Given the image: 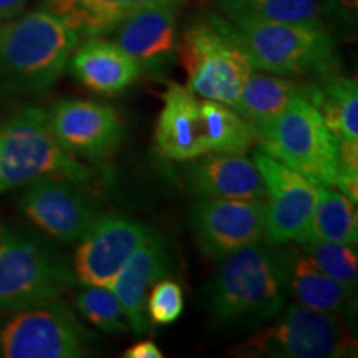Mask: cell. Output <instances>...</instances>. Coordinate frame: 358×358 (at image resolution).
<instances>
[{
  "label": "cell",
  "instance_id": "1",
  "mask_svg": "<svg viewBox=\"0 0 358 358\" xmlns=\"http://www.w3.org/2000/svg\"><path fill=\"white\" fill-rule=\"evenodd\" d=\"M284 248L266 239L219 261L208 285L213 322L226 327H259L284 310L287 297Z\"/></svg>",
  "mask_w": 358,
  "mask_h": 358
},
{
  "label": "cell",
  "instance_id": "2",
  "mask_svg": "<svg viewBox=\"0 0 358 358\" xmlns=\"http://www.w3.org/2000/svg\"><path fill=\"white\" fill-rule=\"evenodd\" d=\"M78 43L80 35L43 7L0 22V96L47 93Z\"/></svg>",
  "mask_w": 358,
  "mask_h": 358
},
{
  "label": "cell",
  "instance_id": "3",
  "mask_svg": "<svg viewBox=\"0 0 358 358\" xmlns=\"http://www.w3.org/2000/svg\"><path fill=\"white\" fill-rule=\"evenodd\" d=\"M213 15L243 48L254 70L302 80L338 73L337 40L324 27Z\"/></svg>",
  "mask_w": 358,
  "mask_h": 358
},
{
  "label": "cell",
  "instance_id": "4",
  "mask_svg": "<svg viewBox=\"0 0 358 358\" xmlns=\"http://www.w3.org/2000/svg\"><path fill=\"white\" fill-rule=\"evenodd\" d=\"M92 174L53 136L47 111L25 105L0 120V192L42 178H66L83 185Z\"/></svg>",
  "mask_w": 358,
  "mask_h": 358
},
{
  "label": "cell",
  "instance_id": "5",
  "mask_svg": "<svg viewBox=\"0 0 358 358\" xmlns=\"http://www.w3.org/2000/svg\"><path fill=\"white\" fill-rule=\"evenodd\" d=\"M77 284L62 256L37 236L0 224V312L58 301Z\"/></svg>",
  "mask_w": 358,
  "mask_h": 358
},
{
  "label": "cell",
  "instance_id": "6",
  "mask_svg": "<svg viewBox=\"0 0 358 358\" xmlns=\"http://www.w3.org/2000/svg\"><path fill=\"white\" fill-rule=\"evenodd\" d=\"M178 57L186 71V88L192 95L236 110L241 90L254 66L213 12H206L186 27L178 40Z\"/></svg>",
  "mask_w": 358,
  "mask_h": 358
},
{
  "label": "cell",
  "instance_id": "7",
  "mask_svg": "<svg viewBox=\"0 0 358 358\" xmlns=\"http://www.w3.org/2000/svg\"><path fill=\"white\" fill-rule=\"evenodd\" d=\"M272 325L259 327L231 348L243 358H343L357 355V338L337 313L292 303Z\"/></svg>",
  "mask_w": 358,
  "mask_h": 358
},
{
  "label": "cell",
  "instance_id": "8",
  "mask_svg": "<svg viewBox=\"0 0 358 358\" xmlns=\"http://www.w3.org/2000/svg\"><path fill=\"white\" fill-rule=\"evenodd\" d=\"M303 93V92H302ZM259 146L317 186H332L338 171V141L319 110L302 95L257 133Z\"/></svg>",
  "mask_w": 358,
  "mask_h": 358
},
{
  "label": "cell",
  "instance_id": "9",
  "mask_svg": "<svg viewBox=\"0 0 358 358\" xmlns=\"http://www.w3.org/2000/svg\"><path fill=\"white\" fill-rule=\"evenodd\" d=\"M96 337L58 301L19 310L0 329L6 358H82L92 355Z\"/></svg>",
  "mask_w": 358,
  "mask_h": 358
},
{
  "label": "cell",
  "instance_id": "10",
  "mask_svg": "<svg viewBox=\"0 0 358 358\" xmlns=\"http://www.w3.org/2000/svg\"><path fill=\"white\" fill-rule=\"evenodd\" d=\"M252 159L266 186V241L279 245L306 241L317 203V185L272 158L261 146Z\"/></svg>",
  "mask_w": 358,
  "mask_h": 358
},
{
  "label": "cell",
  "instance_id": "11",
  "mask_svg": "<svg viewBox=\"0 0 358 358\" xmlns=\"http://www.w3.org/2000/svg\"><path fill=\"white\" fill-rule=\"evenodd\" d=\"M189 229L206 257L222 261L266 239V199L199 198L189 209Z\"/></svg>",
  "mask_w": 358,
  "mask_h": 358
},
{
  "label": "cell",
  "instance_id": "12",
  "mask_svg": "<svg viewBox=\"0 0 358 358\" xmlns=\"http://www.w3.org/2000/svg\"><path fill=\"white\" fill-rule=\"evenodd\" d=\"M19 208L40 231L60 243H78L101 211L80 182L66 178H42L24 186Z\"/></svg>",
  "mask_w": 358,
  "mask_h": 358
},
{
  "label": "cell",
  "instance_id": "13",
  "mask_svg": "<svg viewBox=\"0 0 358 358\" xmlns=\"http://www.w3.org/2000/svg\"><path fill=\"white\" fill-rule=\"evenodd\" d=\"M153 229L116 213H101L93 227L80 239L73 259V274L80 284L110 287L129 256Z\"/></svg>",
  "mask_w": 358,
  "mask_h": 358
},
{
  "label": "cell",
  "instance_id": "14",
  "mask_svg": "<svg viewBox=\"0 0 358 358\" xmlns=\"http://www.w3.org/2000/svg\"><path fill=\"white\" fill-rule=\"evenodd\" d=\"M48 127L57 141L73 156L105 161L122 146L124 124L113 106L69 98L47 111Z\"/></svg>",
  "mask_w": 358,
  "mask_h": 358
},
{
  "label": "cell",
  "instance_id": "15",
  "mask_svg": "<svg viewBox=\"0 0 358 358\" xmlns=\"http://www.w3.org/2000/svg\"><path fill=\"white\" fill-rule=\"evenodd\" d=\"M182 3H158L133 12L111 30L113 42L143 70H164L178 55V19Z\"/></svg>",
  "mask_w": 358,
  "mask_h": 358
},
{
  "label": "cell",
  "instance_id": "16",
  "mask_svg": "<svg viewBox=\"0 0 358 358\" xmlns=\"http://www.w3.org/2000/svg\"><path fill=\"white\" fill-rule=\"evenodd\" d=\"M186 186L206 199H266L262 174L254 159L234 153H206L186 161Z\"/></svg>",
  "mask_w": 358,
  "mask_h": 358
},
{
  "label": "cell",
  "instance_id": "17",
  "mask_svg": "<svg viewBox=\"0 0 358 358\" xmlns=\"http://www.w3.org/2000/svg\"><path fill=\"white\" fill-rule=\"evenodd\" d=\"M171 268V256L168 245L159 234L153 231L151 236L129 256L115 284L111 285L120 303H122L128 325L134 335L148 330L150 320L146 313L148 290Z\"/></svg>",
  "mask_w": 358,
  "mask_h": 358
},
{
  "label": "cell",
  "instance_id": "18",
  "mask_svg": "<svg viewBox=\"0 0 358 358\" xmlns=\"http://www.w3.org/2000/svg\"><path fill=\"white\" fill-rule=\"evenodd\" d=\"M156 148L164 158L186 163L208 153L199 100L186 87L171 83L163 95V108L155 129Z\"/></svg>",
  "mask_w": 358,
  "mask_h": 358
},
{
  "label": "cell",
  "instance_id": "19",
  "mask_svg": "<svg viewBox=\"0 0 358 358\" xmlns=\"http://www.w3.org/2000/svg\"><path fill=\"white\" fill-rule=\"evenodd\" d=\"M69 65L83 87L105 96L124 92L143 73L134 58L113 40L103 37H88L82 45H77Z\"/></svg>",
  "mask_w": 358,
  "mask_h": 358
},
{
  "label": "cell",
  "instance_id": "20",
  "mask_svg": "<svg viewBox=\"0 0 358 358\" xmlns=\"http://www.w3.org/2000/svg\"><path fill=\"white\" fill-rule=\"evenodd\" d=\"M284 248L287 289L297 303L319 312L347 313L353 303V289L327 275L322 268L295 244Z\"/></svg>",
  "mask_w": 358,
  "mask_h": 358
},
{
  "label": "cell",
  "instance_id": "21",
  "mask_svg": "<svg viewBox=\"0 0 358 358\" xmlns=\"http://www.w3.org/2000/svg\"><path fill=\"white\" fill-rule=\"evenodd\" d=\"M189 0H42V7L55 13L80 37H105L133 12L158 3Z\"/></svg>",
  "mask_w": 358,
  "mask_h": 358
},
{
  "label": "cell",
  "instance_id": "22",
  "mask_svg": "<svg viewBox=\"0 0 358 358\" xmlns=\"http://www.w3.org/2000/svg\"><path fill=\"white\" fill-rule=\"evenodd\" d=\"M306 98L319 110L337 140H358V87L355 78L340 73L303 80Z\"/></svg>",
  "mask_w": 358,
  "mask_h": 358
},
{
  "label": "cell",
  "instance_id": "23",
  "mask_svg": "<svg viewBox=\"0 0 358 358\" xmlns=\"http://www.w3.org/2000/svg\"><path fill=\"white\" fill-rule=\"evenodd\" d=\"M302 92L303 82L264 71L257 73L254 70L241 90L236 111L244 116L257 136V133L274 122Z\"/></svg>",
  "mask_w": 358,
  "mask_h": 358
},
{
  "label": "cell",
  "instance_id": "24",
  "mask_svg": "<svg viewBox=\"0 0 358 358\" xmlns=\"http://www.w3.org/2000/svg\"><path fill=\"white\" fill-rule=\"evenodd\" d=\"M335 8L334 0H214V12L224 17L315 25L327 30Z\"/></svg>",
  "mask_w": 358,
  "mask_h": 358
},
{
  "label": "cell",
  "instance_id": "25",
  "mask_svg": "<svg viewBox=\"0 0 358 358\" xmlns=\"http://www.w3.org/2000/svg\"><path fill=\"white\" fill-rule=\"evenodd\" d=\"M199 115L208 153L244 155L257 140L244 116L224 103L199 100Z\"/></svg>",
  "mask_w": 358,
  "mask_h": 358
},
{
  "label": "cell",
  "instance_id": "26",
  "mask_svg": "<svg viewBox=\"0 0 358 358\" xmlns=\"http://www.w3.org/2000/svg\"><path fill=\"white\" fill-rule=\"evenodd\" d=\"M306 241L357 244V204L332 186H317V203Z\"/></svg>",
  "mask_w": 358,
  "mask_h": 358
},
{
  "label": "cell",
  "instance_id": "27",
  "mask_svg": "<svg viewBox=\"0 0 358 358\" xmlns=\"http://www.w3.org/2000/svg\"><path fill=\"white\" fill-rule=\"evenodd\" d=\"M306 252L327 275L355 290L358 279V256L355 244L327 243V241H302L295 244Z\"/></svg>",
  "mask_w": 358,
  "mask_h": 358
},
{
  "label": "cell",
  "instance_id": "28",
  "mask_svg": "<svg viewBox=\"0 0 358 358\" xmlns=\"http://www.w3.org/2000/svg\"><path fill=\"white\" fill-rule=\"evenodd\" d=\"M75 303L85 319L103 332L118 334L129 329L122 303L110 287L85 285L75 299Z\"/></svg>",
  "mask_w": 358,
  "mask_h": 358
},
{
  "label": "cell",
  "instance_id": "29",
  "mask_svg": "<svg viewBox=\"0 0 358 358\" xmlns=\"http://www.w3.org/2000/svg\"><path fill=\"white\" fill-rule=\"evenodd\" d=\"M185 295L181 285L173 279H159L146 299L148 320L153 325H171L181 317Z\"/></svg>",
  "mask_w": 358,
  "mask_h": 358
},
{
  "label": "cell",
  "instance_id": "30",
  "mask_svg": "<svg viewBox=\"0 0 358 358\" xmlns=\"http://www.w3.org/2000/svg\"><path fill=\"white\" fill-rule=\"evenodd\" d=\"M338 141V169L358 173V140Z\"/></svg>",
  "mask_w": 358,
  "mask_h": 358
},
{
  "label": "cell",
  "instance_id": "31",
  "mask_svg": "<svg viewBox=\"0 0 358 358\" xmlns=\"http://www.w3.org/2000/svg\"><path fill=\"white\" fill-rule=\"evenodd\" d=\"M124 358H163V352L153 340H141L123 352Z\"/></svg>",
  "mask_w": 358,
  "mask_h": 358
},
{
  "label": "cell",
  "instance_id": "32",
  "mask_svg": "<svg viewBox=\"0 0 358 358\" xmlns=\"http://www.w3.org/2000/svg\"><path fill=\"white\" fill-rule=\"evenodd\" d=\"M29 2L30 0H0V22L19 15Z\"/></svg>",
  "mask_w": 358,
  "mask_h": 358
}]
</instances>
